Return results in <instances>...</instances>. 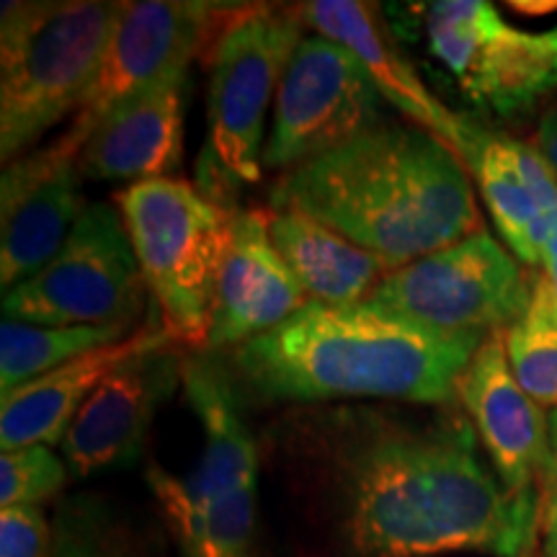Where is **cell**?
<instances>
[{
    "label": "cell",
    "instance_id": "obj_19",
    "mask_svg": "<svg viewBox=\"0 0 557 557\" xmlns=\"http://www.w3.org/2000/svg\"><path fill=\"white\" fill-rule=\"evenodd\" d=\"M176 346L169 331L156 323L143 325L129 338L96 348L67 364L52 369L45 377L13 387L0 400V444L3 451L26 447H58L70 423L103 380L124 361L156 348Z\"/></svg>",
    "mask_w": 557,
    "mask_h": 557
},
{
    "label": "cell",
    "instance_id": "obj_29",
    "mask_svg": "<svg viewBox=\"0 0 557 557\" xmlns=\"http://www.w3.org/2000/svg\"><path fill=\"white\" fill-rule=\"evenodd\" d=\"M542 274H545V278H547L549 295H553V299H555V308H557V259L542 263Z\"/></svg>",
    "mask_w": 557,
    "mask_h": 557
},
{
    "label": "cell",
    "instance_id": "obj_15",
    "mask_svg": "<svg viewBox=\"0 0 557 557\" xmlns=\"http://www.w3.org/2000/svg\"><path fill=\"white\" fill-rule=\"evenodd\" d=\"M305 29L336 39L361 60L382 99L395 107L416 127L431 132L470 169L472 158L483 143L485 129L468 116L455 114L447 103L438 101L421 81L393 34L382 24L377 5L359 0H312L292 9Z\"/></svg>",
    "mask_w": 557,
    "mask_h": 557
},
{
    "label": "cell",
    "instance_id": "obj_22",
    "mask_svg": "<svg viewBox=\"0 0 557 557\" xmlns=\"http://www.w3.org/2000/svg\"><path fill=\"white\" fill-rule=\"evenodd\" d=\"M132 325L109 329H60L3 318L0 323V393L45 377L67 361L132 336Z\"/></svg>",
    "mask_w": 557,
    "mask_h": 557
},
{
    "label": "cell",
    "instance_id": "obj_14",
    "mask_svg": "<svg viewBox=\"0 0 557 557\" xmlns=\"http://www.w3.org/2000/svg\"><path fill=\"white\" fill-rule=\"evenodd\" d=\"M184 357L173 346L139 354L116 367L70 423L60 449L70 478L127 468L145 447L150 423L176 393Z\"/></svg>",
    "mask_w": 557,
    "mask_h": 557
},
{
    "label": "cell",
    "instance_id": "obj_13",
    "mask_svg": "<svg viewBox=\"0 0 557 557\" xmlns=\"http://www.w3.org/2000/svg\"><path fill=\"white\" fill-rule=\"evenodd\" d=\"M78 158L60 139L32 150L5 169L0 181V287L47 267L78 225L90 201L83 194Z\"/></svg>",
    "mask_w": 557,
    "mask_h": 557
},
{
    "label": "cell",
    "instance_id": "obj_17",
    "mask_svg": "<svg viewBox=\"0 0 557 557\" xmlns=\"http://www.w3.org/2000/svg\"><path fill=\"white\" fill-rule=\"evenodd\" d=\"M310 297L269 233V209H238L214 287L207 348H238L278 329Z\"/></svg>",
    "mask_w": 557,
    "mask_h": 557
},
{
    "label": "cell",
    "instance_id": "obj_21",
    "mask_svg": "<svg viewBox=\"0 0 557 557\" xmlns=\"http://www.w3.org/2000/svg\"><path fill=\"white\" fill-rule=\"evenodd\" d=\"M517 145L519 139L485 132L468 171L475 176L487 212L511 253L524 267L542 269L549 225L521 173Z\"/></svg>",
    "mask_w": 557,
    "mask_h": 557
},
{
    "label": "cell",
    "instance_id": "obj_9",
    "mask_svg": "<svg viewBox=\"0 0 557 557\" xmlns=\"http://www.w3.org/2000/svg\"><path fill=\"white\" fill-rule=\"evenodd\" d=\"M302 21L276 5H240L212 45L207 90V156L240 186L259 184L263 129L284 67L302 41Z\"/></svg>",
    "mask_w": 557,
    "mask_h": 557
},
{
    "label": "cell",
    "instance_id": "obj_3",
    "mask_svg": "<svg viewBox=\"0 0 557 557\" xmlns=\"http://www.w3.org/2000/svg\"><path fill=\"white\" fill-rule=\"evenodd\" d=\"M483 336L421 329L369 305L308 302L263 336L233 348L235 374L263 400L336 406L457 398Z\"/></svg>",
    "mask_w": 557,
    "mask_h": 557
},
{
    "label": "cell",
    "instance_id": "obj_2",
    "mask_svg": "<svg viewBox=\"0 0 557 557\" xmlns=\"http://www.w3.org/2000/svg\"><path fill=\"white\" fill-rule=\"evenodd\" d=\"M269 209L308 214L377 256L387 271L483 230L468 165L410 122H382L282 173Z\"/></svg>",
    "mask_w": 557,
    "mask_h": 557
},
{
    "label": "cell",
    "instance_id": "obj_26",
    "mask_svg": "<svg viewBox=\"0 0 557 557\" xmlns=\"http://www.w3.org/2000/svg\"><path fill=\"white\" fill-rule=\"evenodd\" d=\"M54 529L45 508H0V557H52Z\"/></svg>",
    "mask_w": 557,
    "mask_h": 557
},
{
    "label": "cell",
    "instance_id": "obj_6",
    "mask_svg": "<svg viewBox=\"0 0 557 557\" xmlns=\"http://www.w3.org/2000/svg\"><path fill=\"white\" fill-rule=\"evenodd\" d=\"M143 282L173 344L207 346L230 218L184 178L129 184L114 197Z\"/></svg>",
    "mask_w": 557,
    "mask_h": 557
},
{
    "label": "cell",
    "instance_id": "obj_18",
    "mask_svg": "<svg viewBox=\"0 0 557 557\" xmlns=\"http://www.w3.org/2000/svg\"><path fill=\"white\" fill-rule=\"evenodd\" d=\"M191 67H178L111 109L78 152V171L90 181L173 178L184 163L186 103Z\"/></svg>",
    "mask_w": 557,
    "mask_h": 557
},
{
    "label": "cell",
    "instance_id": "obj_11",
    "mask_svg": "<svg viewBox=\"0 0 557 557\" xmlns=\"http://www.w3.org/2000/svg\"><path fill=\"white\" fill-rule=\"evenodd\" d=\"M385 99L348 47L305 34L284 67L263 169L292 171L380 127Z\"/></svg>",
    "mask_w": 557,
    "mask_h": 557
},
{
    "label": "cell",
    "instance_id": "obj_8",
    "mask_svg": "<svg viewBox=\"0 0 557 557\" xmlns=\"http://www.w3.org/2000/svg\"><path fill=\"white\" fill-rule=\"evenodd\" d=\"M532 284L517 256L483 227L389 271L364 305L421 329L487 338L524 315Z\"/></svg>",
    "mask_w": 557,
    "mask_h": 557
},
{
    "label": "cell",
    "instance_id": "obj_12",
    "mask_svg": "<svg viewBox=\"0 0 557 557\" xmlns=\"http://www.w3.org/2000/svg\"><path fill=\"white\" fill-rule=\"evenodd\" d=\"M235 3L201 0H137L124 11L111 32L94 81L75 109V120L58 137L78 158L96 124L139 90L173 73L191 67L214 45L222 26L238 11Z\"/></svg>",
    "mask_w": 557,
    "mask_h": 557
},
{
    "label": "cell",
    "instance_id": "obj_7",
    "mask_svg": "<svg viewBox=\"0 0 557 557\" xmlns=\"http://www.w3.org/2000/svg\"><path fill=\"white\" fill-rule=\"evenodd\" d=\"M429 58L480 111L517 116L557 88V24L521 29L483 0L416 3Z\"/></svg>",
    "mask_w": 557,
    "mask_h": 557
},
{
    "label": "cell",
    "instance_id": "obj_1",
    "mask_svg": "<svg viewBox=\"0 0 557 557\" xmlns=\"http://www.w3.org/2000/svg\"><path fill=\"white\" fill-rule=\"evenodd\" d=\"M292 485L341 557H532L542 493H511L455 413L308 406L274 429Z\"/></svg>",
    "mask_w": 557,
    "mask_h": 557
},
{
    "label": "cell",
    "instance_id": "obj_20",
    "mask_svg": "<svg viewBox=\"0 0 557 557\" xmlns=\"http://www.w3.org/2000/svg\"><path fill=\"white\" fill-rule=\"evenodd\" d=\"M269 233L310 302L361 305L389 274L377 256L308 214L269 209Z\"/></svg>",
    "mask_w": 557,
    "mask_h": 557
},
{
    "label": "cell",
    "instance_id": "obj_16",
    "mask_svg": "<svg viewBox=\"0 0 557 557\" xmlns=\"http://www.w3.org/2000/svg\"><path fill=\"white\" fill-rule=\"evenodd\" d=\"M493 472L511 493H542L549 459V418L513 377L504 333L487 336L457 385Z\"/></svg>",
    "mask_w": 557,
    "mask_h": 557
},
{
    "label": "cell",
    "instance_id": "obj_4",
    "mask_svg": "<svg viewBox=\"0 0 557 557\" xmlns=\"http://www.w3.org/2000/svg\"><path fill=\"white\" fill-rule=\"evenodd\" d=\"M186 400L201 423L191 472L148 470L178 557H259V442L240 416L233 377L209 357H184Z\"/></svg>",
    "mask_w": 557,
    "mask_h": 557
},
{
    "label": "cell",
    "instance_id": "obj_24",
    "mask_svg": "<svg viewBox=\"0 0 557 557\" xmlns=\"http://www.w3.org/2000/svg\"><path fill=\"white\" fill-rule=\"evenodd\" d=\"M52 529V557H145L135 532L99 498L62 500Z\"/></svg>",
    "mask_w": 557,
    "mask_h": 557
},
{
    "label": "cell",
    "instance_id": "obj_28",
    "mask_svg": "<svg viewBox=\"0 0 557 557\" xmlns=\"http://www.w3.org/2000/svg\"><path fill=\"white\" fill-rule=\"evenodd\" d=\"M557 493V408L549 413V459H547V472L542 480V498L555 496Z\"/></svg>",
    "mask_w": 557,
    "mask_h": 557
},
{
    "label": "cell",
    "instance_id": "obj_25",
    "mask_svg": "<svg viewBox=\"0 0 557 557\" xmlns=\"http://www.w3.org/2000/svg\"><path fill=\"white\" fill-rule=\"evenodd\" d=\"M70 470L52 447H26L0 457V508H32L58 496Z\"/></svg>",
    "mask_w": 557,
    "mask_h": 557
},
{
    "label": "cell",
    "instance_id": "obj_23",
    "mask_svg": "<svg viewBox=\"0 0 557 557\" xmlns=\"http://www.w3.org/2000/svg\"><path fill=\"white\" fill-rule=\"evenodd\" d=\"M508 364L540 406L557 408V308L545 274H534L532 297L517 323L504 333Z\"/></svg>",
    "mask_w": 557,
    "mask_h": 557
},
{
    "label": "cell",
    "instance_id": "obj_10",
    "mask_svg": "<svg viewBox=\"0 0 557 557\" xmlns=\"http://www.w3.org/2000/svg\"><path fill=\"white\" fill-rule=\"evenodd\" d=\"M145 292L122 212L90 201L58 256L3 292V318L60 329L135 325Z\"/></svg>",
    "mask_w": 557,
    "mask_h": 557
},
{
    "label": "cell",
    "instance_id": "obj_5",
    "mask_svg": "<svg viewBox=\"0 0 557 557\" xmlns=\"http://www.w3.org/2000/svg\"><path fill=\"white\" fill-rule=\"evenodd\" d=\"M124 3L32 0L0 16V156L13 163L81 107Z\"/></svg>",
    "mask_w": 557,
    "mask_h": 557
},
{
    "label": "cell",
    "instance_id": "obj_27",
    "mask_svg": "<svg viewBox=\"0 0 557 557\" xmlns=\"http://www.w3.org/2000/svg\"><path fill=\"white\" fill-rule=\"evenodd\" d=\"M534 148H537L540 156L545 158L549 171H553L557 178V103L542 114V120L537 124V137H534Z\"/></svg>",
    "mask_w": 557,
    "mask_h": 557
}]
</instances>
